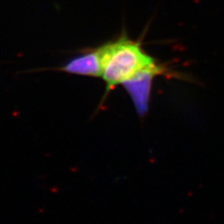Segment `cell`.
Listing matches in <instances>:
<instances>
[{
    "label": "cell",
    "mask_w": 224,
    "mask_h": 224,
    "mask_svg": "<svg viewBox=\"0 0 224 224\" xmlns=\"http://www.w3.org/2000/svg\"><path fill=\"white\" fill-rule=\"evenodd\" d=\"M100 62V76L106 82V95L143 71L161 65L142 48L138 41L130 39L124 30L118 38L96 48Z\"/></svg>",
    "instance_id": "obj_1"
},
{
    "label": "cell",
    "mask_w": 224,
    "mask_h": 224,
    "mask_svg": "<svg viewBox=\"0 0 224 224\" xmlns=\"http://www.w3.org/2000/svg\"><path fill=\"white\" fill-rule=\"evenodd\" d=\"M167 71V68L161 66L156 69L143 71L122 84L130 95L139 116H145L148 111L152 82L154 76L165 75Z\"/></svg>",
    "instance_id": "obj_2"
},
{
    "label": "cell",
    "mask_w": 224,
    "mask_h": 224,
    "mask_svg": "<svg viewBox=\"0 0 224 224\" xmlns=\"http://www.w3.org/2000/svg\"><path fill=\"white\" fill-rule=\"evenodd\" d=\"M60 71L80 76H100V62L96 48L71 58Z\"/></svg>",
    "instance_id": "obj_3"
}]
</instances>
